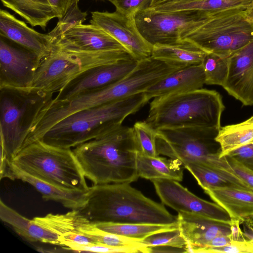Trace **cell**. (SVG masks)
<instances>
[{"label": "cell", "instance_id": "1", "mask_svg": "<svg viewBox=\"0 0 253 253\" xmlns=\"http://www.w3.org/2000/svg\"><path fill=\"white\" fill-rule=\"evenodd\" d=\"M93 185L131 183L139 178L138 146L133 127L121 126L72 149Z\"/></svg>", "mask_w": 253, "mask_h": 253}, {"label": "cell", "instance_id": "2", "mask_svg": "<svg viewBox=\"0 0 253 253\" xmlns=\"http://www.w3.org/2000/svg\"><path fill=\"white\" fill-rule=\"evenodd\" d=\"M79 209L93 223L178 224L177 215L129 183L92 185L87 190L85 204Z\"/></svg>", "mask_w": 253, "mask_h": 253}, {"label": "cell", "instance_id": "3", "mask_svg": "<svg viewBox=\"0 0 253 253\" xmlns=\"http://www.w3.org/2000/svg\"><path fill=\"white\" fill-rule=\"evenodd\" d=\"M148 101L142 92L78 111L56 124L40 140L59 148H74L122 126L126 118Z\"/></svg>", "mask_w": 253, "mask_h": 253}, {"label": "cell", "instance_id": "4", "mask_svg": "<svg viewBox=\"0 0 253 253\" xmlns=\"http://www.w3.org/2000/svg\"><path fill=\"white\" fill-rule=\"evenodd\" d=\"M224 108L218 92L201 88L153 98L145 121L155 130L188 126L220 128Z\"/></svg>", "mask_w": 253, "mask_h": 253}, {"label": "cell", "instance_id": "5", "mask_svg": "<svg viewBox=\"0 0 253 253\" xmlns=\"http://www.w3.org/2000/svg\"><path fill=\"white\" fill-rule=\"evenodd\" d=\"M53 93L32 88L0 87V150L11 161L21 149L39 112Z\"/></svg>", "mask_w": 253, "mask_h": 253}, {"label": "cell", "instance_id": "6", "mask_svg": "<svg viewBox=\"0 0 253 253\" xmlns=\"http://www.w3.org/2000/svg\"><path fill=\"white\" fill-rule=\"evenodd\" d=\"M10 162L29 174L62 188L86 191L89 187L72 149L39 140L22 148Z\"/></svg>", "mask_w": 253, "mask_h": 253}, {"label": "cell", "instance_id": "7", "mask_svg": "<svg viewBox=\"0 0 253 253\" xmlns=\"http://www.w3.org/2000/svg\"><path fill=\"white\" fill-rule=\"evenodd\" d=\"M132 58L125 50L79 51L54 44L50 53L41 60L30 87L53 93L59 92L71 81L92 68Z\"/></svg>", "mask_w": 253, "mask_h": 253}, {"label": "cell", "instance_id": "8", "mask_svg": "<svg viewBox=\"0 0 253 253\" xmlns=\"http://www.w3.org/2000/svg\"><path fill=\"white\" fill-rule=\"evenodd\" d=\"M243 8L204 12L200 22L184 34L206 53L229 57L253 39V23L248 21Z\"/></svg>", "mask_w": 253, "mask_h": 253}, {"label": "cell", "instance_id": "9", "mask_svg": "<svg viewBox=\"0 0 253 253\" xmlns=\"http://www.w3.org/2000/svg\"><path fill=\"white\" fill-rule=\"evenodd\" d=\"M220 128L197 126L163 128L156 130L158 155L216 169H228L225 157L219 158L215 138Z\"/></svg>", "mask_w": 253, "mask_h": 253}, {"label": "cell", "instance_id": "10", "mask_svg": "<svg viewBox=\"0 0 253 253\" xmlns=\"http://www.w3.org/2000/svg\"><path fill=\"white\" fill-rule=\"evenodd\" d=\"M205 12L196 10L158 11L150 7L135 16L137 27L153 46L181 41V37L200 22Z\"/></svg>", "mask_w": 253, "mask_h": 253}, {"label": "cell", "instance_id": "11", "mask_svg": "<svg viewBox=\"0 0 253 253\" xmlns=\"http://www.w3.org/2000/svg\"><path fill=\"white\" fill-rule=\"evenodd\" d=\"M151 181L162 203L178 213L196 214L221 222L232 223L228 213L220 205L197 196L179 182L166 179Z\"/></svg>", "mask_w": 253, "mask_h": 253}, {"label": "cell", "instance_id": "12", "mask_svg": "<svg viewBox=\"0 0 253 253\" xmlns=\"http://www.w3.org/2000/svg\"><path fill=\"white\" fill-rule=\"evenodd\" d=\"M90 24L105 31L119 42L132 57L140 61L151 56L153 45L141 35L134 18L117 11H92Z\"/></svg>", "mask_w": 253, "mask_h": 253}, {"label": "cell", "instance_id": "13", "mask_svg": "<svg viewBox=\"0 0 253 253\" xmlns=\"http://www.w3.org/2000/svg\"><path fill=\"white\" fill-rule=\"evenodd\" d=\"M42 59L0 37V87H30Z\"/></svg>", "mask_w": 253, "mask_h": 253}, {"label": "cell", "instance_id": "14", "mask_svg": "<svg viewBox=\"0 0 253 253\" xmlns=\"http://www.w3.org/2000/svg\"><path fill=\"white\" fill-rule=\"evenodd\" d=\"M138 61L132 58L92 68L69 82L52 101L67 100L80 93L109 86L127 75Z\"/></svg>", "mask_w": 253, "mask_h": 253}, {"label": "cell", "instance_id": "15", "mask_svg": "<svg viewBox=\"0 0 253 253\" xmlns=\"http://www.w3.org/2000/svg\"><path fill=\"white\" fill-rule=\"evenodd\" d=\"M178 227L188 245V253H194L205 247L216 236L240 232L239 221L232 223L212 219L196 214L178 212Z\"/></svg>", "mask_w": 253, "mask_h": 253}, {"label": "cell", "instance_id": "16", "mask_svg": "<svg viewBox=\"0 0 253 253\" xmlns=\"http://www.w3.org/2000/svg\"><path fill=\"white\" fill-rule=\"evenodd\" d=\"M228 73L222 87L244 105H253V39L228 57Z\"/></svg>", "mask_w": 253, "mask_h": 253}, {"label": "cell", "instance_id": "17", "mask_svg": "<svg viewBox=\"0 0 253 253\" xmlns=\"http://www.w3.org/2000/svg\"><path fill=\"white\" fill-rule=\"evenodd\" d=\"M0 37L35 53L42 60L54 47V41L48 34L40 33L6 10H0Z\"/></svg>", "mask_w": 253, "mask_h": 253}, {"label": "cell", "instance_id": "18", "mask_svg": "<svg viewBox=\"0 0 253 253\" xmlns=\"http://www.w3.org/2000/svg\"><path fill=\"white\" fill-rule=\"evenodd\" d=\"M54 44L63 49L79 51L126 50L109 34L92 24L74 26L56 40Z\"/></svg>", "mask_w": 253, "mask_h": 253}, {"label": "cell", "instance_id": "19", "mask_svg": "<svg viewBox=\"0 0 253 253\" xmlns=\"http://www.w3.org/2000/svg\"><path fill=\"white\" fill-rule=\"evenodd\" d=\"M19 179L33 186L46 201H53L71 210L79 209L85 204L87 190L62 188L42 180L23 171L8 161L0 179Z\"/></svg>", "mask_w": 253, "mask_h": 253}, {"label": "cell", "instance_id": "20", "mask_svg": "<svg viewBox=\"0 0 253 253\" xmlns=\"http://www.w3.org/2000/svg\"><path fill=\"white\" fill-rule=\"evenodd\" d=\"M205 75L201 65L181 68L165 77L145 92L147 99L202 88Z\"/></svg>", "mask_w": 253, "mask_h": 253}, {"label": "cell", "instance_id": "21", "mask_svg": "<svg viewBox=\"0 0 253 253\" xmlns=\"http://www.w3.org/2000/svg\"><path fill=\"white\" fill-rule=\"evenodd\" d=\"M212 200L222 207L231 220L241 222L253 218V190L236 187H222L204 191Z\"/></svg>", "mask_w": 253, "mask_h": 253}, {"label": "cell", "instance_id": "22", "mask_svg": "<svg viewBox=\"0 0 253 253\" xmlns=\"http://www.w3.org/2000/svg\"><path fill=\"white\" fill-rule=\"evenodd\" d=\"M0 218L10 225L20 236L32 242H40L59 245V236L29 219L0 201Z\"/></svg>", "mask_w": 253, "mask_h": 253}, {"label": "cell", "instance_id": "23", "mask_svg": "<svg viewBox=\"0 0 253 253\" xmlns=\"http://www.w3.org/2000/svg\"><path fill=\"white\" fill-rule=\"evenodd\" d=\"M184 167L193 176L204 191L222 187H236L253 190L233 171L231 167L229 169H216L193 163H187Z\"/></svg>", "mask_w": 253, "mask_h": 253}, {"label": "cell", "instance_id": "24", "mask_svg": "<svg viewBox=\"0 0 253 253\" xmlns=\"http://www.w3.org/2000/svg\"><path fill=\"white\" fill-rule=\"evenodd\" d=\"M136 167L139 177L152 180L166 179L180 182L183 178L184 168L177 159L160 157H150L138 152Z\"/></svg>", "mask_w": 253, "mask_h": 253}, {"label": "cell", "instance_id": "25", "mask_svg": "<svg viewBox=\"0 0 253 253\" xmlns=\"http://www.w3.org/2000/svg\"><path fill=\"white\" fill-rule=\"evenodd\" d=\"M206 54L193 42L182 40L173 43L154 45L151 56L167 63L186 66L201 64Z\"/></svg>", "mask_w": 253, "mask_h": 253}, {"label": "cell", "instance_id": "26", "mask_svg": "<svg viewBox=\"0 0 253 253\" xmlns=\"http://www.w3.org/2000/svg\"><path fill=\"white\" fill-rule=\"evenodd\" d=\"M32 27L45 30L48 22L58 15L48 0H0Z\"/></svg>", "mask_w": 253, "mask_h": 253}, {"label": "cell", "instance_id": "27", "mask_svg": "<svg viewBox=\"0 0 253 253\" xmlns=\"http://www.w3.org/2000/svg\"><path fill=\"white\" fill-rule=\"evenodd\" d=\"M220 146L219 158L253 140V116L236 124L220 127L215 138Z\"/></svg>", "mask_w": 253, "mask_h": 253}, {"label": "cell", "instance_id": "28", "mask_svg": "<svg viewBox=\"0 0 253 253\" xmlns=\"http://www.w3.org/2000/svg\"><path fill=\"white\" fill-rule=\"evenodd\" d=\"M252 0H198L186 3L167 2L150 6L158 11L196 10L214 12L231 8L246 9Z\"/></svg>", "mask_w": 253, "mask_h": 253}, {"label": "cell", "instance_id": "29", "mask_svg": "<svg viewBox=\"0 0 253 253\" xmlns=\"http://www.w3.org/2000/svg\"><path fill=\"white\" fill-rule=\"evenodd\" d=\"M97 227L105 231L142 240L153 234L178 227V224L162 225L138 223H99Z\"/></svg>", "mask_w": 253, "mask_h": 253}, {"label": "cell", "instance_id": "30", "mask_svg": "<svg viewBox=\"0 0 253 253\" xmlns=\"http://www.w3.org/2000/svg\"><path fill=\"white\" fill-rule=\"evenodd\" d=\"M77 232L90 238L94 244L114 247L145 246L141 243V240L105 231L97 227L94 223L91 222L83 225Z\"/></svg>", "mask_w": 253, "mask_h": 253}, {"label": "cell", "instance_id": "31", "mask_svg": "<svg viewBox=\"0 0 253 253\" xmlns=\"http://www.w3.org/2000/svg\"><path fill=\"white\" fill-rule=\"evenodd\" d=\"M205 75V84L223 86L228 73V57L206 53L201 63Z\"/></svg>", "mask_w": 253, "mask_h": 253}, {"label": "cell", "instance_id": "32", "mask_svg": "<svg viewBox=\"0 0 253 253\" xmlns=\"http://www.w3.org/2000/svg\"><path fill=\"white\" fill-rule=\"evenodd\" d=\"M139 153L150 157L159 156L156 145V130L145 121L136 122L132 127Z\"/></svg>", "mask_w": 253, "mask_h": 253}, {"label": "cell", "instance_id": "33", "mask_svg": "<svg viewBox=\"0 0 253 253\" xmlns=\"http://www.w3.org/2000/svg\"><path fill=\"white\" fill-rule=\"evenodd\" d=\"M146 247L170 246L185 249L188 253L187 242L179 227L160 232L141 240Z\"/></svg>", "mask_w": 253, "mask_h": 253}, {"label": "cell", "instance_id": "34", "mask_svg": "<svg viewBox=\"0 0 253 253\" xmlns=\"http://www.w3.org/2000/svg\"><path fill=\"white\" fill-rule=\"evenodd\" d=\"M87 16L86 12H83L80 9L78 2L75 3L62 17L58 19L55 27L48 34L52 38L54 42L74 26L83 24Z\"/></svg>", "mask_w": 253, "mask_h": 253}, {"label": "cell", "instance_id": "35", "mask_svg": "<svg viewBox=\"0 0 253 253\" xmlns=\"http://www.w3.org/2000/svg\"><path fill=\"white\" fill-rule=\"evenodd\" d=\"M63 249L74 252L149 253L148 247H114L98 244L89 245L70 244Z\"/></svg>", "mask_w": 253, "mask_h": 253}, {"label": "cell", "instance_id": "36", "mask_svg": "<svg viewBox=\"0 0 253 253\" xmlns=\"http://www.w3.org/2000/svg\"><path fill=\"white\" fill-rule=\"evenodd\" d=\"M195 253H253V243L245 237L224 246L200 249Z\"/></svg>", "mask_w": 253, "mask_h": 253}, {"label": "cell", "instance_id": "37", "mask_svg": "<svg viewBox=\"0 0 253 253\" xmlns=\"http://www.w3.org/2000/svg\"><path fill=\"white\" fill-rule=\"evenodd\" d=\"M116 11L130 18H135L139 11L151 6L153 0H108Z\"/></svg>", "mask_w": 253, "mask_h": 253}, {"label": "cell", "instance_id": "38", "mask_svg": "<svg viewBox=\"0 0 253 253\" xmlns=\"http://www.w3.org/2000/svg\"><path fill=\"white\" fill-rule=\"evenodd\" d=\"M228 156L253 172V140L229 153Z\"/></svg>", "mask_w": 253, "mask_h": 253}, {"label": "cell", "instance_id": "39", "mask_svg": "<svg viewBox=\"0 0 253 253\" xmlns=\"http://www.w3.org/2000/svg\"><path fill=\"white\" fill-rule=\"evenodd\" d=\"M233 171L253 189V172L228 156H225Z\"/></svg>", "mask_w": 253, "mask_h": 253}, {"label": "cell", "instance_id": "40", "mask_svg": "<svg viewBox=\"0 0 253 253\" xmlns=\"http://www.w3.org/2000/svg\"><path fill=\"white\" fill-rule=\"evenodd\" d=\"M58 15V19L62 17L69 8L80 0H48Z\"/></svg>", "mask_w": 253, "mask_h": 253}, {"label": "cell", "instance_id": "41", "mask_svg": "<svg viewBox=\"0 0 253 253\" xmlns=\"http://www.w3.org/2000/svg\"><path fill=\"white\" fill-rule=\"evenodd\" d=\"M241 224L243 226L242 230L243 236L253 243V218L244 220Z\"/></svg>", "mask_w": 253, "mask_h": 253}, {"label": "cell", "instance_id": "42", "mask_svg": "<svg viewBox=\"0 0 253 253\" xmlns=\"http://www.w3.org/2000/svg\"><path fill=\"white\" fill-rule=\"evenodd\" d=\"M150 253H187L183 248H179L170 246L149 247Z\"/></svg>", "mask_w": 253, "mask_h": 253}, {"label": "cell", "instance_id": "43", "mask_svg": "<svg viewBox=\"0 0 253 253\" xmlns=\"http://www.w3.org/2000/svg\"><path fill=\"white\" fill-rule=\"evenodd\" d=\"M196 0H153L151 6H153L167 2L181 3L189 2Z\"/></svg>", "mask_w": 253, "mask_h": 253}, {"label": "cell", "instance_id": "44", "mask_svg": "<svg viewBox=\"0 0 253 253\" xmlns=\"http://www.w3.org/2000/svg\"><path fill=\"white\" fill-rule=\"evenodd\" d=\"M244 12L246 20L249 22L253 23V0L244 10Z\"/></svg>", "mask_w": 253, "mask_h": 253}, {"label": "cell", "instance_id": "45", "mask_svg": "<svg viewBox=\"0 0 253 253\" xmlns=\"http://www.w3.org/2000/svg\"></svg>", "mask_w": 253, "mask_h": 253}]
</instances>
